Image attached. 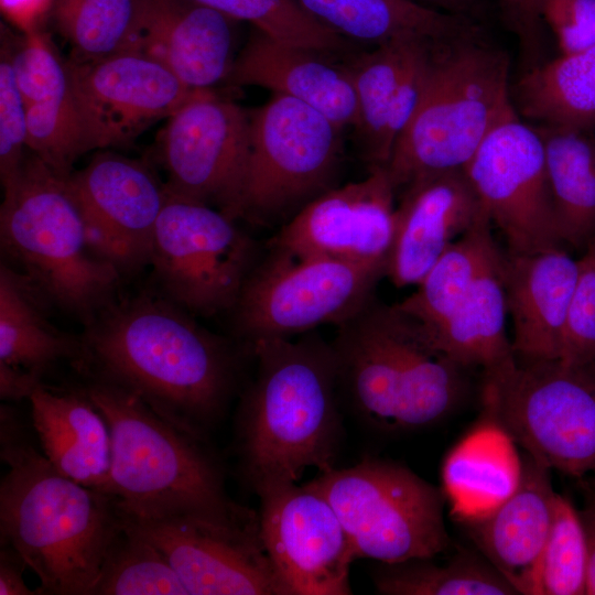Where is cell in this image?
<instances>
[{"mask_svg": "<svg viewBox=\"0 0 595 595\" xmlns=\"http://www.w3.org/2000/svg\"><path fill=\"white\" fill-rule=\"evenodd\" d=\"M372 583L383 595H518L485 558L468 553L444 565L431 559L381 563L372 573Z\"/></svg>", "mask_w": 595, "mask_h": 595, "instance_id": "cell-34", "label": "cell"}, {"mask_svg": "<svg viewBox=\"0 0 595 595\" xmlns=\"http://www.w3.org/2000/svg\"><path fill=\"white\" fill-rule=\"evenodd\" d=\"M386 271L383 264L299 258L266 246L228 313L232 337L251 347L338 326L376 296Z\"/></svg>", "mask_w": 595, "mask_h": 595, "instance_id": "cell-11", "label": "cell"}, {"mask_svg": "<svg viewBox=\"0 0 595 595\" xmlns=\"http://www.w3.org/2000/svg\"><path fill=\"white\" fill-rule=\"evenodd\" d=\"M511 96L540 125L595 130V44L523 72Z\"/></svg>", "mask_w": 595, "mask_h": 595, "instance_id": "cell-30", "label": "cell"}, {"mask_svg": "<svg viewBox=\"0 0 595 595\" xmlns=\"http://www.w3.org/2000/svg\"><path fill=\"white\" fill-rule=\"evenodd\" d=\"M236 221L167 192L149 262L158 293L196 317L228 314L266 250Z\"/></svg>", "mask_w": 595, "mask_h": 595, "instance_id": "cell-12", "label": "cell"}, {"mask_svg": "<svg viewBox=\"0 0 595 595\" xmlns=\"http://www.w3.org/2000/svg\"><path fill=\"white\" fill-rule=\"evenodd\" d=\"M26 145V109L17 85L8 37L2 39L0 58V177L2 185L19 171Z\"/></svg>", "mask_w": 595, "mask_h": 595, "instance_id": "cell-43", "label": "cell"}, {"mask_svg": "<svg viewBox=\"0 0 595 595\" xmlns=\"http://www.w3.org/2000/svg\"><path fill=\"white\" fill-rule=\"evenodd\" d=\"M29 400L32 428L48 462L76 483L108 493L111 435L83 386L56 388L43 382Z\"/></svg>", "mask_w": 595, "mask_h": 595, "instance_id": "cell-25", "label": "cell"}, {"mask_svg": "<svg viewBox=\"0 0 595 595\" xmlns=\"http://www.w3.org/2000/svg\"><path fill=\"white\" fill-rule=\"evenodd\" d=\"M307 483L335 510L357 559H432L450 547L442 488L402 464L367 457Z\"/></svg>", "mask_w": 595, "mask_h": 595, "instance_id": "cell-9", "label": "cell"}, {"mask_svg": "<svg viewBox=\"0 0 595 595\" xmlns=\"http://www.w3.org/2000/svg\"><path fill=\"white\" fill-rule=\"evenodd\" d=\"M0 541L40 581L37 595H91L109 547L122 529L117 499L60 473L29 440L14 410L1 405Z\"/></svg>", "mask_w": 595, "mask_h": 595, "instance_id": "cell-2", "label": "cell"}, {"mask_svg": "<svg viewBox=\"0 0 595 595\" xmlns=\"http://www.w3.org/2000/svg\"><path fill=\"white\" fill-rule=\"evenodd\" d=\"M193 0H150L139 51L169 68L193 90L226 79L232 63L235 23Z\"/></svg>", "mask_w": 595, "mask_h": 595, "instance_id": "cell-24", "label": "cell"}, {"mask_svg": "<svg viewBox=\"0 0 595 595\" xmlns=\"http://www.w3.org/2000/svg\"><path fill=\"white\" fill-rule=\"evenodd\" d=\"M250 136V112L209 89L196 90L166 121L160 156L166 191L238 219Z\"/></svg>", "mask_w": 595, "mask_h": 595, "instance_id": "cell-14", "label": "cell"}, {"mask_svg": "<svg viewBox=\"0 0 595 595\" xmlns=\"http://www.w3.org/2000/svg\"><path fill=\"white\" fill-rule=\"evenodd\" d=\"M507 26L517 36L522 61V73L542 62L545 44L544 23L536 0H499Z\"/></svg>", "mask_w": 595, "mask_h": 595, "instance_id": "cell-45", "label": "cell"}, {"mask_svg": "<svg viewBox=\"0 0 595 595\" xmlns=\"http://www.w3.org/2000/svg\"><path fill=\"white\" fill-rule=\"evenodd\" d=\"M536 128L563 242L583 249L595 236V130Z\"/></svg>", "mask_w": 595, "mask_h": 595, "instance_id": "cell-31", "label": "cell"}, {"mask_svg": "<svg viewBox=\"0 0 595 595\" xmlns=\"http://www.w3.org/2000/svg\"><path fill=\"white\" fill-rule=\"evenodd\" d=\"M26 147L62 176H68L79 155L87 152L73 98L25 106Z\"/></svg>", "mask_w": 595, "mask_h": 595, "instance_id": "cell-39", "label": "cell"}, {"mask_svg": "<svg viewBox=\"0 0 595 595\" xmlns=\"http://www.w3.org/2000/svg\"><path fill=\"white\" fill-rule=\"evenodd\" d=\"M150 0H54L51 17L72 58L96 60L139 51Z\"/></svg>", "mask_w": 595, "mask_h": 595, "instance_id": "cell-33", "label": "cell"}, {"mask_svg": "<svg viewBox=\"0 0 595 595\" xmlns=\"http://www.w3.org/2000/svg\"><path fill=\"white\" fill-rule=\"evenodd\" d=\"M256 494L262 545L289 595L351 594L357 558L327 499L309 483L267 485Z\"/></svg>", "mask_w": 595, "mask_h": 595, "instance_id": "cell-15", "label": "cell"}, {"mask_svg": "<svg viewBox=\"0 0 595 595\" xmlns=\"http://www.w3.org/2000/svg\"><path fill=\"white\" fill-rule=\"evenodd\" d=\"M91 595H188L162 552L122 527L104 559Z\"/></svg>", "mask_w": 595, "mask_h": 595, "instance_id": "cell-36", "label": "cell"}, {"mask_svg": "<svg viewBox=\"0 0 595 595\" xmlns=\"http://www.w3.org/2000/svg\"><path fill=\"white\" fill-rule=\"evenodd\" d=\"M386 277L416 285L447 247L485 212L464 169L419 176L400 191Z\"/></svg>", "mask_w": 595, "mask_h": 595, "instance_id": "cell-20", "label": "cell"}, {"mask_svg": "<svg viewBox=\"0 0 595 595\" xmlns=\"http://www.w3.org/2000/svg\"><path fill=\"white\" fill-rule=\"evenodd\" d=\"M591 500L589 505L595 508V480L591 484Z\"/></svg>", "mask_w": 595, "mask_h": 595, "instance_id": "cell-50", "label": "cell"}, {"mask_svg": "<svg viewBox=\"0 0 595 595\" xmlns=\"http://www.w3.org/2000/svg\"><path fill=\"white\" fill-rule=\"evenodd\" d=\"M66 66L86 151L130 143L196 91L141 51L86 61L71 57Z\"/></svg>", "mask_w": 595, "mask_h": 595, "instance_id": "cell-16", "label": "cell"}, {"mask_svg": "<svg viewBox=\"0 0 595 595\" xmlns=\"http://www.w3.org/2000/svg\"><path fill=\"white\" fill-rule=\"evenodd\" d=\"M2 186L0 244L9 264L52 306L88 325L117 300L122 275L90 252L67 176L32 153Z\"/></svg>", "mask_w": 595, "mask_h": 595, "instance_id": "cell-6", "label": "cell"}, {"mask_svg": "<svg viewBox=\"0 0 595 595\" xmlns=\"http://www.w3.org/2000/svg\"><path fill=\"white\" fill-rule=\"evenodd\" d=\"M11 46V64L25 106L72 99L66 62L41 30L22 34Z\"/></svg>", "mask_w": 595, "mask_h": 595, "instance_id": "cell-40", "label": "cell"}, {"mask_svg": "<svg viewBox=\"0 0 595 595\" xmlns=\"http://www.w3.org/2000/svg\"><path fill=\"white\" fill-rule=\"evenodd\" d=\"M510 255L563 246L548 180L542 138L510 116L483 141L464 167Z\"/></svg>", "mask_w": 595, "mask_h": 595, "instance_id": "cell-13", "label": "cell"}, {"mask_svg": "<svg viewBox=\"0 0 595 595\" xmlns=\"http://www.w3.org/2000/svg\"><path fill=\"white\" fill-rule=\"evenodd\" d=\"M577 268V260L563 246L502 256L501 277L517 358L560 359Z\"/></svg>", "mask_w": 595, "mask_h": 595, "instance_id": "cell-22", "label": "cell"}, {"mask_svg": "<svg viewBox=\"0 0 595 595\" xmlns=\"http://www.w3.org/2000/svg\"><path fill=\"white\" fill-rule=\"evenodd\" d=\"M464 435L445 456L442 490L462 522L488 516L518 488L522 457L516 442L491 416Z\"/></svg>", "mask_w": 595, "mask_h": 595, "instance_id": "cell-26", "label": "cell"}, {"mask_svg": "<svg viewBox=\"0 0 595 595\" xmlns=\"http://www.w3.org/2000/svg\"><path fill=\"white\" fill-rule=\"evenodd\" d=\"M486 214L452 242L416 284V290L396 305L424 327L443 322L475 283L502 258Z\"/></svg>", "mask_w": 595, "mask_h": 595, "instance_id": "cell-32", "label": "cell"}, {"mask_svg": "<svg viewBox=\"0 0 595 595\" xmlns=\"http://www.w3.org/2000/svg\"><path fill=\"white\" fill-rule=\"evenodd\" d=\"M504 256V255H502ZM501 261L487 271L440 324L424 327L430 344L463 369L480 367L495 376L517 363L506 333L507 305Z\"/></svg>", "mask_w": 595, "mask_h": 595, "instance_id": "cell-29", "label": "cell"}, {"mask_svg": "<svg viewBox=\"0 0 595 595\" xmlns=\"http://www.w3.org/2000/svg\"><path fill=\"white\" fill-rule=\"evenodd\" d=\"M426 7L452 14L469 17L476 9L477 0H413Z\"/></svg>", "mask_w": 595, "mask_h": 595, "instance_id": "cell-49", "label": "cell"}, {"mask_svg": "<svg viewBox=\"0 0 595 595\" xmlns=\"http://www.w3.org/2000/svg\"><path fill=\"white\" fill-rule=\"evenodd\" d=\"M257 369L236 416L239 469L255 489L334 467L340 391L331 343L312 331L251 345Z\"/></svg>", "mask_w": 595, "mask_h": 595, "instance_id": "cell-3", "label": "cell"}, {"mask_svg": "<svg viewBox=\"0 0 595 595\" xmlns=\"http://www.w3.org/2000/svg\"><path fill=\"white\" fill-rule=\"evenodd\" d=\"M80 342L74 367L85 379L130 391L204 442L238 389L245 355L252 354L160 293L117 299L85 326Z\"/></svg>", "mask_w": 595, "mask_h": 595, "instance_id": "cell-1", "label": "cell"}, {"mask_svg": "<svg viewBox=\"0 0 595 595\" xmlns=\"http://www.w3.org/2000/svg\"><path fill=\"white\" fill-rule=\"evenodd\" d=\"M54 0H0L1 12L22 34L40 30L51 15Z\"/></svg>", "mask_w": 595, "mask_h": 595, "instance_id": "cell-46", "label": "cell"}, {"mask_svg": "<svg viewBox=\"0 0 595 595\" xmlns=\"http://www.w3.org/2000/svg\"><path fill=\"white\" fill-rule=\"evenodd\" d=\"M435 41H416L407 56L386 117L381 138L382 166L388 163L398 138L421 101L431 71Z\"/></svg>", "mask_w": 595, "mask_h": 595, "instance_id": "cell-42", "label": "cell"}, {"mask_svg": "<svg viewBox=\"0 0 595 595\" xmlns=\"http://www.w3.org/2000/svg\"><path fill=\"white\" fill-rule=\"evenodd\" d=\"M509 71L508 55L480 30L434 42L425 90L385 166L397 193L419 176L464 169L517 113Z\"/></svg>", "mask_w": 595, "mask_h": 595, "instance_id": "cell-7", "label": "cell"}, {"mask_svg": "<svg viewBox=\"0 0 595 595\" xmlns=\"http://www.w3.org/2000/svg\"><path fill=\"white\" fill-rule=\"evenodd\" d=\"M316 22L355 43L378 46L398 40H446L480 30L469 17L413 0H295Z\"/></svg>", "mask_w": 595, "mask_h": 595, "instance_id": "cell-28", "label": "cell"}, {"mask_svg": "<svg viewBox=\"0 0 595 595\" xmlns=\"http://www.w3.org/2000/svg\"><path fill=\"white\" fill-rule=\"evenodd\" d=\"M331 342L339 391L385 431H412L452 414L466 392L465 369L439 353L419 322L372 298Z\"/></svg>", "mask_w": 595, "mask_h": 595, "instance_id": "cell-5", "label": "cell"}, {"mask_svg": "<svg viewBox=\"0 0 595 595\" xmlns=\"http://www.w3.org/2000/svg\"><path fill=\"white\" fill-rule=\"evenodd\" d=\"M396 195L386 167L369 169L364 180L336 185L310 202L266 246L299 258L387 267Z\"/></svg>", "mask_w": 595, "mask_h": 595, "instance_id": "cell-19", "label": "cell"}, {"mask_svg": "<svg viewBox=\"0 0 595 595\" xmlns=\"http://www.w3.org/2000/svg\"><path fill=\"white\" fill-rule=\"evenodd\" d=\"M419 40H398L350 54L349 68L358 105L356 126L369 169L382 166L381 138L387 112L407 56Z\"/></svg>", "mask_w": 595, "mask_h": 595, "instance_id": "cell-35", "label": "cell"}, {"mask_svg": "<svg viewBox=\"0 0 595 595\" xmlns=\"http://www.w3.org/2000/svg\"><path fill=\"white\" fill-rule=\"evenodd\" d=\"M539 14L556 37L561 54L595 44V0H536Z\"/></svg>", "mask_w": 595, "mask_h": 595, "instance_id": "cell-44", "label": "cell"}, {"mask_svg": "<svg viewBox=\"0 0 595 595\" xmlns=\"http://www.w3.org/2000/svg\"><path fill=\"white\" fill-rule=\"evenodd\" d=\"M120 517L125 529L162 552L188 595H289L262 545L259 526L191 516Z\"/></svg>", "mask_w": 595, "mask_h": 595, "instance_id": "cell-17", "label": "cell"}, {"mask_svg": "<svg viewBox=\"0 0 595 595\" xmlns=\"http://www.w3.org/2000/svg\"><path fill=\"white\" fill-rule=\"evenodd\" d=\"M86 393L111 435L108 493L119 512L138 518L191 516L258 527V512L232 501L217 461L201 441L167 422L139 397L86 379Z\"/></svg>", "mask_w": 595, "mask_h": 595, "instance_id": "cell-4", "label": "cell"}, {"mask_svg": "<svg viewBox=\"0 0 595 595\" xmlns=\"http://www.w3.org/2000/svg\"><path fill=\"white\" fill-rule=\"evenodd\" d=\"M342 131L316 109L272 94L250 112L249 155L237 218L280 228L335 187Z\"/></svg>", "mask_w": 595, "mask_h": 595, "instance_id": "cell-10", "label": "cell"}, {"mask_svg": "<svg viewBox=\"0 0 595 595\" xmlns=\"http://www.w3.org/2000/svg\"><path fill=\"white\" fill-rule=\"evenodd\" d=\"M247 22L270 37L294 46L344 55L357 45L311 18L295 0H193Z\"/></svg>", "mask_w": 595, "mask_h": 595, "instance_id": "cell-37", "label": "cell"}, {"mask_svg": "<svg viewBox=\"0 0 595 595\" xmlns=\"http://www.w3.org/2000/svg\"><path fill=\"white\" fill-rule=\"evenodd\" d=\"M80 208L90 252L122 277L149 266L155 226L165 204V183L138 160L95 155L67 176Z\"/></svg>", "mask_w": 595, "mask_h": 595, "instance_id": "cell-18", "label": "cell"}, {"mask_svg": "<svg viewBox=\"0 0 595 595\" xmlns=\"http://www.w3.org/2000/svg\"><path fill=\"white\" fill-rule=\"evenodd\" d=\"M52 306L12 266L0 264V368L21 372L37 383L61 361L74 366L80 337L58 329L47 315Z\"/></svg>", "mask_w": 595, "mask_h": 595, "instance_id": "cell-27", "label": "cell"}, {"mask_svg": "<svg viewBox=\"0 0 595 595\" xmlns=\"http://www.w3.org/2000/svg\"><path fill=\"white\" fill-rule=\"evenodd\" d=\"M28 567L23 558L10 545L1 544L0 549V595H37L23 578Z\"/></svg>", "mask_w": 595, "mask_h": 595, "instance_id": "cell-47", "label": "cell"}, {"mask_svg": "<svg viewBox=\"0 0 595 595\" xmlns=\"http://www.w3.org/2000/svg\"><path fill=\"white\" fill-rule=\"evenodd\" d=\"M332 56L279 42L252 28L225 82L294 98L342 129L356 128L358 105L349 68Z\"/></svg>", "mask_w": 595, "mask_h": 595, "instance_id": "cell-21", "label": "cell"}, {"mask_svg": "<svg viewBox=\"0 0 595 595\" xmlns=\"http://www.w3.org/2000/svg\"><path fill=\"white\" fill-rule=\"evenodd\" d=\"M586 539L585 594L595 595V508L588 505L580 511Z\"/></svg>", "mask_w": 595, "mask_h": 595, "instance_id": "cell-48", "label": "cell"}, {"mask_svg": "<svg viewBox=\"0 0 595 595\" xmlns=\"http://www.w3.org/2000/svg\"><path fill=\"white\" fill-rule=\"evenodd\" d=\"M560 359L575 365L595 364V236L577 260Z\"/></svg>", "mask_w": 595, "mask_h": 595, "instance_id": "cell-41", "label": "cell"}, {"mask_svg": "<svg viewBox=\"0 0 595 595\" xmlns=\"http://www.w3.org/2000/svg\"><path fill=\"white\" fill-rule=\"evenodd\" d=\"M586 539L580 511L555 495L550 531L537 577V595H584Z\"/></svg>", "mask_w": 595, "mask_h": 595, "instance_id": "cell-38", "label": "cell"}, {"mask_svg": "<svg viewBox=\"0 0 595 595\" xmlns=\"http://www.w3.org/2000/svg\"><path fill=\"white\" fill-rule=\"evenodd\" d=\"M483 413L550 469L595 473V364L517 358L509 370L484 376Z\"/></svg>", "mask_w": 595, "mask_h": 595, "instance_id": "cell-8", "label": "cell"}, {"mask_svg": "<svg viewBox=\"0 0 595 595\" xmlns=\"http://www.w3.org/2000/svg\"><path fill=\"white\" fill-rule=\"evenodd\" d=\"M551 470L524 453L515 493L488 516L464 522L484 558L519 595H537L539 562L556 495Z\"/></svg>", "mask_w": 595, "mask_h": 595, "instance_id": "cell-23", "label": "cell"}]
</instances>
